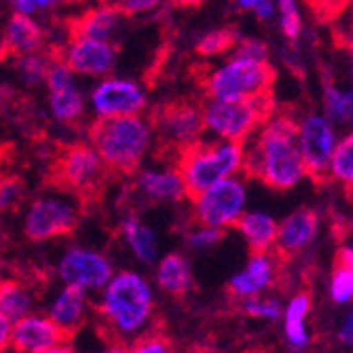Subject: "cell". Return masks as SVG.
I'll use <instances>...</instances> for the list:
<instances>
[{"mask_svg":"<svg viewBox=\"0 0 353 353\" xmlns=\"http://www.w3.org/2000/svg\"><path fill=\"white\" fill-rule=\"evenodd\" d=\"M301 123L290 114L271 119L256 140L250 154L243 159L245 176L261 180L273 190H288L307 176L301 150Z\"/></svg>","mask_w":353,"mask_h":353,"instance_id":"obj_1","label":"cell"},{"mask_svg":"<svg viewBox=\"0 0 353 353\" xmlns=\"http://www.w3.org/2000/svg\"><path fill=\"white\" fill-rule=\"evenodd\" d=\"M110 178L112 172L100 152L87 144L57 146L47 170V182L70 192L83 208L98 205L102 201Z\"/></svg>","mask_w":353,"mask_h":353,"instance_id":"obj_2","label":"cell"},{"mask_svg":"<svg viewBox=\"0 0 353 353\" xmlns=\"http://www.w3.org/2000/svg\"><path fill=\"white\" fill-rule=\"evenodd\" d=\"M89 140L112 174H136L148 150L150 127L138 114L102 117L89 127Z\"/></svg>","mask_w":353,"mask_h":353,"instance_id":"obj_3","label":"cell"},{"mask_svg":"<svg viewBox=\"0 0 353 353\" xmlns=\"http://www.w3.org/2000/svg\"><path fill=\"white\" fill-rule=\"evenodd\" d=\"M243 142L227 140L224 144L195 142L178 154V172L186 186V197L195 203L203 192L229 178L243 165Z\"/></svg>","mask_w":353,"mask_h":353,"instance_id":"obj_4","label":"cell"},{"mask_svg":"<svg viewBox=\"0 0 353 353\" xmlns=\"http://www.w3.org/2000/svg\"><path fill=\"white\" fill-rule=\"evenodd\" d=\"M98 311L114 332H138L148 322L152 311L150 288L136 273H119L114 279H110Z\"/></svg>","mask_w":353,"mask_h":353,"instance_id":"obj_5","label":"cell"},{"mask_svg":"<svg viewBox=\"0 0 353 353\" xmlns=\"http://www.w3.org/2000/svg\"><path fill=\"white\" fill-rule=\"evenodd\" d=\"M277 72L267 59L237 57L227 66L201 77V87L214 100H239L273 93Z\"/></svg>","mask_w":353,"mask_h":353,"instance_id":"obj_6","label":"cell"},{"mask_svg":"<svg viewBox=\"0 0 353 353\" xmlns=\"http://www.w3.org/2000/svg\"><path fill=\"white\" fill-rule=\"evenodd\" d=\"M275 114L273 93L239 100H214L205 108L208 127L220 138L243 142L254 130L265 127Z\"/></svg>","mask_w":353,"mask_h":353,"instance_id":"obj_7","label":"cell"},{"mask_svg":"<svg viewBox=\"0 0 353 353\" xmlns=\"http://www.w3.org/2000/svg\"><path fill=\"white\" fill-rule=\"evenodd\" d=\"M152 125L165 148L180 154L186 146L199 142L208 121L199 102L178 98L161 104L152 112Z\"/></svg>","mask_w":353,"mask_h":353,"instance_id":"obj_8","label":"cell"},{"mask_svg":"<svg viewBox=\"0 0 353 353\" xmlns=\"http://www.w3.org/2000/svg\"><path fill=\"white\" fill-rule=\"evenodd\" d=\"M301 150L305 159L307 176L315 186H326L332 178L334 134L322 117H307L301 125Z\"/></svg>","mask_w":353,"mask_h":353,"instance_id":"obj_9","label":"cell"},{"mask_svg":"<svg viewBox=\"0 0 353 353\" xmlns=\"http://www.w3.org/2000/svg\"><path fill=\"white\" fill-rule=\"evenodd\" d=\"M74 334L63 330L55 319L26 315L13 324L9 347L21 353H55V351H72Z\"/></svg>","mask_w":353,"mask_h":353,"instance_id":"obj_10","label":"cell"},{"mask_svg":"<svg viewBox=\"0 0 353 353\" xmlns=\"http://www.w3.org/2000/svg\"><path fill=\"white\" fill-rule=\"evenodd\" d=\"M245 190L241 182L224 178L218 184L210 186L203 195L195 201L197 220L205 227H237L243 216Z\"/></svg>","mask_w":353,"mask_h":353,"instance_id":"obj_11","label":"cell"},{"mask_svg":"<svg viewBox=\"0 0 353 353\" xmlns=\"http://www.w3.org/2000/svg\"><path fill=\"white\" fill-rule=\"evenodd\" d=\"M79 227V214L63 201L39 199L32 203L26 218V237L30 241H47L55 237H70Z\"/></svg>","mask_w":353,"mask_h":353,"instance_id":"obj_12","label":"cell"},{"mask_svg":"<svg viewBox=\"0 0 353 353\" xmlns=\"http://www.w3.org/2000/svg\"><path fill=\"white\" fill-rule=\"evenodd\" d=\"M93 106L102 117H125V114H140L146 106V98L136 83L110 79L95 87Z\"/></svg>","mask_w":353,"mask_h":353,"instance_id":"obj_13","label":"cell"},{"mask_svg":"<svg viewBox=\"0 0 353 353\" xmlns=\"http://www.w3.org/2000/svg\"><path fill=\"white\" fill-rule=\"evenodd\" d=\"M317 224H319L317 212L311 208H301L294 214L288 216L279 224L277 241L273 245L277 259L281 263L296 259V256L313 241L317 233Z\"/></svg>","mask_w":353,"mask_h":353,"instance_id":"obj_14","label":"cell"},{"mask_svg":"<svg viewBox=\"0 0 353 353\" xmlns=\"http://www.w3.org/2000/svg\"><path fill=\"white\" fill-rule=\"evenodd\" d=\"M59 275L66 283H77L83 288H102L112 279V269L98 252L70 250L59 265Z\"/></svg>","mask_w":353,"mask_h":353,"instance_id":"obj_15","label":"cell"},{"mask_svg":"<svg viewBox=\"0 0 353 353\" xmlns=\"http://www.w3.org/2000/svg\"><path fill=\"white\" fill-rule=\"evenodd\" d=\"M61 61L72 72L100 77L110 70L114 61V49L102 39H79L70 41V49L61 57Z\"/></svg>","mask_w":353,"mask_h":353,"instance_id":"obj_16","label":"cell"},{"mask_svg":"<svg viewBox=\"0 0 353 353\" xmlns=\"http://www.w3.org/2000/svg\"><path fill=\"white\" fill-rule=\"evenodd\" d=\"M72 70L55 57V63L49 72V89H51V110L59 121L72 123L83 114V95L72 83Z\"/></svg>","mask_w":353,"mask_h":353,"instance_id":"obj_17","label":"cell"},{"mask_svg":"<svg viewBox=\"0 0 353 353\" xmlns=\"http://www.w3.org/2000/svg\"><path fill=\"white\" fill-rule=\"evenodd\" d=\"M43 45V30L37 26V21H32L28 13L17 11L7 26L5 32V41H3V57L9 59L26 55V53H34Z\"/></svg>","mask_w":353,"mask_h":353,"instance_id":"obj_18","label":"cell"},{"mask_svg":"<svg viewBox=\"0 0 353 353\" xmlns=\"http://www.w3.org/2000/svg\"><path fill=\"white\" fill-rule=\"evenodd\" d=\"M121 13L110 9V7H100V9H89L79 17L68 19V37L70 41L79 39H102L106 41L112 32L119 28Z\"/></svg>","mask_w":353,"mask_h":353,"instance_id":"obj_19","label":"cell"},{"mask_svg":"<svg viewBox=\"0 0 353 353\" xmlns=\"http://www.w3.org/2000/svg\"><path fill=\"white\" fill-rule=\"evenodd\" d=\"M85 313H87V299H85V288L77 283H68L57 301L51 307V317L55 322L77 336V332L85 324Z\"/></svg>","mask_w":353,"mask_h":353,"instance_id":"obj_20","label":"cell"},{"mask_svg":"<svg viewBox=\"0 0 353 353\" xmlns=\"http://www.w3.org/2000/svg\"><path fill=\"white\" fill-rule=\"evenodd\" d=\"M273 281V263L269 261L267 254H252L250 265L231 279L229 283V292L233 296L239 299H248L259 294L261 290H265L267 285H271Z\"/></svg>","mask_w":353,"mask_h":353,"instance_id":"obj_21","label":"cell"},{"mask_svg":"<svg viewBox=\"0 0 353 353\" xmlns=\"http://www.w3.org/2000/svg\"><path fill=\"white\" fill-rule=\"evenodd\" d=\"M136 190H140L150 201H178L186 195V186L180 172H144Z\"/></svg>","mask_w":353,"mask_h":353,"instance_id":"obj_22","label":"cell"},{"mask_svg":"<svg viewBox=\"0 0 353 353\" xmlns=\"http://www.w3.org/2000/svg\"><path fill=\"white\" fill-rule=\"evenodd\" d=\"M252 254H267L277 241L279 224L267 214H243L237 222Z\"/></svg>","mask_w":353,"mask_h":353,"instance_id":"obj_23","label":"cell"},{"mask_svg":"<svg viewBox=\"0 0 353 353\" xmlns=\"http://www.w3.org/2000/svg\"><path fill=\"white\" fill-rule=\"evenodd\" d=\"M157 281L161 285V290L168 292L174 299H182L188 288H190V269L188 263L182 259L180 254H170L159 265Z\"/></svg>","mask_w":353,"mask_h":353,"instance_id":"obj_24","label":"cell"},{"mask_svg":"<svg viewBox=\"0 0 353 353\" xmlns=\"http://www.w3.org/2000/svg\"><path fill=\"white\" fill-rule=\"evenodd\" d=\"M332 299L341 305L353 301V248H339L332 265Z\"/></svg>","mask_w":353,"mask_h":353,"instance_id":"obj_25","label":"cell"},{"mask_svg":"<svg viewBox=\"0 0 353 353\" xmlns=\"http://www.w3.org/2000/svg\"><path fill=\"white\" fill-rule=\"evenodd\" d=\"M28 309H30L28 288L15 279H5L3 285H0V311H3V319L15 324L21 317H26Z\"/></svg>","mask_w":353,"mask_h":353,"instance_id":"obj_26","label":"cell"},{"mask_svg":"<svg viewBox=\"0 0 353 353\" xmlns=\"http://www.w3.org/2000/svg\"><path fill=\"white\" fill-rule=\"evenodd\" d=\"M311 309V294L301 292L292 299L285 311V336L294 347L307 345V332H305V317Z\"/></svg>","mask_w":353,"mask_h":353,"instance_id":"obj_27","label":"cell"},{"mask_svg":"<svg viewBox=\"0 0 353 353\" xmlns=\"http://www.w3.org/2000/svg\"><path fill=\"white\" fill-rule=\"evenodd\" d=\"M123 231H125V237L130 241L132 250L136 252V256L144 263H152L157 259V239L152 235V231L142 224L138 218H127L125 224H123Z\"/></svg>","mask_w":353,"mask_h":353,"instance_id":"obj_28","label":"cell"},{"mask_svg":"<svg viewBox=\"0 0 353 353\" xmlns=\"http://www.w3.org/2000/svg\"><path fill=\"white\" fill-rule=\"evenodd\" d=\"M332 178L339 180L349 197H353V132L334 148L332 154Z\"/></svg>","mask_w":353,"mask_h":353,"instance_id":"obj_29","label":"cell"},{"mask_svg":"<svg viewBox=\"0 0 353 353\" xmlns=\"http://www.w3.org/2000/svg\"><path fill=\"white\" fill-rule=\"evenodd\" d=\"M235 45H237V32L233 28H220V30H214L210 34H205L197 43L195 51L203 57H212V55L229 53Z\"/></svg>","mask_w":353,"mask_h":353,"instance_id":"obj_30","label":"cell"},{"mask_svg":"<svg viewBox=\"0 0 353 353\" xmlns=\"http://www.w3.org/2000/svg\"><path fill=\"white\" fill-rule=\"evenodd\" d=\"M15 68L28 83H43L49 79L51 72L49 59L37 53H26L15 57Z\"/></svg>","mask_w":353,"mask_h":353,"instance_id":"obj_31","label":"cell"},{"mask_svg":"<svg viewBox=\"0 0 353 353\" xmlns=\"http://www.w3.org/2000/svg\"><path fill=\"white\" fill-rule=\"evenodd\" d=\"M326 106L332 119L336 121H349L353 119V91H339L334 87L326 89Z\"/></svg>","mask_w":353,"mask_h":353,"instance_id":"obj_32","label":"cell"},{"mask_svg":"<svg viewBox=\"0 0 353 353\" xmlns=\"http://www.w3.org/2000/svg\"><path fill=\"white\" fill-rule=\"evenodd\" d=\"M26 197V184L17 176H5L3 178V195H0V203L3 210H17Z\"/></svg>","mask_w":353,"mask_h":353,"instance_id":"obj_33","label":"cell"},{"mask_svg":"<svg viewBox=\"0 0 353 353\" xmlns=\"http://www.w3.org/2000/svg\"><path fill=\"white\" fill-rule=\"evenodd\" d=\"M279 5V11H281V30L283 34L294 41L301 32V15H299V9H296V3L294 0H277Z\"/></svg>","mask_w":353,"mask_h":353,"instance_id":"obj_34","label":"cell"},{"mask_svg":"<svg viewBox=\"0 0 353 353\" xmlns=\"http://www.w3.org/2000/svg\"><path fill=\"white\" fill-rule=\"evenodd\" d=\"M351 0H307V5L311 9V13L322 19V21H330L334 17H339Z\"/></svg>","mask_w":353,"mask_h":353,"instance_id":"obj_35","label":"cell"},{"mask_svg":"<svg viewBox=\"0 0 353 353\" xmlns=\"http://www.w3.org/2000/svg\"><path fill=\"white\" fill-rule=\"evenodd\" d=\"M102 5L119 11L123 17H132V15L154 9L159 5V0H102Z\"/></svg>","mask_w":353,"mask_h":353,"instance_id":"obj_36","label":"cell"},{"mask_svg":"<svg viewBox=\"0 0 353 353\" xmlns=\"http://www.w3.org/2000/svg\"><path fill=\"white\" fill-rule=\"evenodd\" d=\"M172 341L161 334V332H146L142 334L140 339L134 341V345L130 347L132 351H138V353H148V351H172Z\"/></svg>","mask_w":353,"mask_h":353,"instance_id":"obj_37","label":"cell"},{"mask_svg":"<svg viewBox=\"0 0 353 353\" xmlns=\"http://www.w3.org/2000/svg\"><path fill=\"white\" fill-rule=\"evenodd\" d=\"M222 239H224V229L222 227H205V229L190 235V243L195 248H212Z\"/></svg>","mask_w":353,"mask_h":353,"instance_id":"obj_38","label":"cell"},{"mask_svg":"<svg viewBox=\"0 0 353 353\" xmlns=\"http://www.w3.org/2000/svg\"><path fill=\"white\" fill-rule=\"evenodd\" d=\"M243 311L248 315H254V317H269V319H275L279 317V305L275 301H248L243 305Z\"/></svg>","mask_w":353,"mask_h":353,"instance_id":"obj_39","label":"cell"},{"mask_svg":"<svg viewBox=\"0 0 353 353\" xmlns=\"http://www.w3.org/2000/svg\"><path fill=\"white\" fill-rule=\"evenodd\" d=\"M267 45L261 41H241L235 55L237 57H248V59H267Z\"/></svg>","mask_w":353,"mask_h":353,"instance_id":"obj_40","label":"cell"},{"mask_svg":"<svg viewBox=\"0 0 353 353\" xmlns=\"http://www.w3.org/2000/svg\"><path fill=\"white\" fill-rule=\"evenodd\" d=\"M59 3H68V0H13V7L21 13H37V11H45L51 9Z\"/></svg>","mask_w":353,"mask_h":353,"instance_id":"obj_41","label":"cell"},{"mask_svg":"<svg viewBox=\"0 0 353 353\" xmlns=\"http://www.w3.org/2000/svg\"><path fill=\"white\" fill-rule=\"evenodd\" d=\"M339 339H341L343 345H351V347H353V313L347 317L345 326H343L341 332H339Z\"/></svg>","mask_w":353,"mask_h":353,"instance_id":"obj_42","label":"cell"},{"mask_svg":"<svg viewBox=\"0 0 353 353\" xmlns=\"http://www.w3.org/2000/svg\"><path fill=\"white\" fill-rule=\"evenodd\" d=\"M256 15H259L261 19H267V17H271L273 15V5H271V0H261L259 5H256Z\"/></svg>","mask_w":353,"mask_h":353,"instance_id":"obj_43","label":"cell"},{"mask_svg":"<svg viewBox=\"0 0 353 353\" xmlns=\"http://www.w3.org/2000/svg\"><path fill=\"white\" fill-rule=\"evenodd\" d=\"M203 0H174L176 7H199Z\"/></svg>","mask_w":353,"mask_h":353,"instance_id":"obj_44","label":"cell"},{"mask_svg":"<svg viewBox=\"0 0 353 353\" xmlns=\"http://www.w3.org/2000/svg\"><path fill=\"white\" fill-rule=\"evenodd\" d=\"M261 0H239V5L243 7V9H256V5H259Z\"/></svg>","mask_w":353,"mask_h":353,"instance_id":"obj_45","label":"cell"},{"mask_svg":"<svg viewBox=\"0 0 353 353\" xmlns=\"http://www.w3.org/2000/svg\"><path fill=\"white\" fill-rule=\"evenodd\" d=\"M351 61H353V43H351Z\"/></svg>","mask_w":353,"mask_h":353,"instance_id":"obj_46","label":"cell"}]
</instances>
